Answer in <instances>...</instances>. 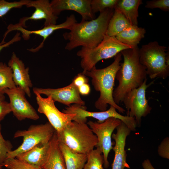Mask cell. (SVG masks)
Masks as SVG:
<instances>
[{"mask_svg":"<svg viewBox=\"0 0 169 169\" xmlns=\"http://www.w3.org/2000/svg\"><path fill=\"white\" fill-rule=\"evenodd\" d=\"M167 47L156 41H151L139 49V60L151 79H165L169 76V52Z\"/></svg>","mask_w":169,"mask_h":169,"instance_id":"5b68a950","label":"cell"},{"mask_svg":"<svg viewBox=\"0 0 169 169\" xmlns=\"http://www.w3.org/2000/svg\"><path fill=\"white\" fill-rule=\"evenodd\" d=\"M118 0H91V7L93 13L95 14L107 8H114Z\"/></svg>","mask_w":169,"mask_h":169,"instance_id":"83f0119b","label":"cell"},{"mask_svg":"<svg viewBox=\"0 0 169 169\" xmlns=\"http://www.w3.org/2000/svg\"><path fill=\"white\" fill-rule=\"evenodd\" d=\"M20 35V33L17 32L13 38L9 41L7 43L2 41L0 43V52L3 48L8 47L14 43L20 41L21 38Z\"/></svg>","mask_w":169,"mask_h":169,"instance_id":"e575fe53","label":"cell"},{"mask_svg":"<svg viewBox=\"0 0 169 169\" xmlns=\"http://www.w3.org/2000/svg\"><path fill=\"white\" fill-rule=\"evenodd\" d=\"M142 3L141 0H118L115 8L122 13L131 25L138 26V9Z\"/></svg>","mask_w":169,"mask_h":169,"instance_id":"7402d4cb","label":"cell"},{"mask_svg":"<svg viewBox=\"0 0 169 169\" xmlns=\"http://www.w3.org/2000/svg\"><path fill=\"white\" fill-rule=\"evenodd\" d=\"M114 11V8H107L100 12L96 18L75 23L69 32L63 34L64 39L69 41L65 49L70 51L80 46L90 49L96 47L105 35Z\"/></svg>","mask_w":169,"mask_h":169,"instance_id":"6da1fadb","label":"cell"},{"mask_svg":"<svg viewBox=\"0 0 169 169\" xmlns=\"http://www.w3.org/2000/svg\"><path fill=\"white\" fill-rule=\"evenodd\" d=\"M122 122L119 119L110 117L101 123L90 120L87 123L97 137L98 143L96 147H98L102 152L104 160L103 166L105 168L109 166L108 156L113 147V143L111 141L113 132Z\"/></svg>","mask_w":169,"mask_h":169,"instance_id":"9c48e42d","label":"cell"},{"mask_svg":"<svg viewBox=\"0 0 169 169\" xmlns=\"http://www.w3.org/2000/svg\"><path fill=\"white\" fill-rule=\"evenodd\" d=\"M8 66L12 69L13 81L17 87L22 89L27 95L31 96L30 88L33 84L29 74V68L13 52Z\"/></svg>","mask_w":169,"mask_h":169,"instance_id":"ac0fdd59","label":"cell"},{"mask_svg":"<svg viewBox=\"0 0 169 169\" xmlns=\"http://www.w3.org/2000/svg\"><path fill=\"white\" fill-rule=\"evenodd\" d=\"M26 6L28 8L33 7L35 10L30 17L22 18L18 24V25L24 27L26 26V22L29 20L41 19L45 20L44 27L56 24L58 17L54 13L49 0H30Z\"/></svg>","mask_w":169,"mask_h":169,"instance_id":"e0dca14e","label":"cell"},{"mask_svg":"<svg viewBox=\"0 0 169 169\" xmlns=\"http://www.w3.org/2000/svg\"><path fill=\"white\" fill-rule=\"evenodd\" d=\"M146 33L144 28L131 25L115 37L121 43L134 48L138 46Z\"/></svg>","mask_w":169,"mask_h":169,"instance_id":"603a6c76","label":"cell"},{"mask_svg":"<svg viewBox=\"0 0 169 169\" xmlns=\"http://www.w3.org/2000/svg\"><path fill=\"white\" fill-rule=\"evenodd\" d=\"M3 92L8 96L11 112L18 120L26 119L37 120L39 118L37 112L26 99L25 92L21 88L7 89Z\"/></svg>","mask_w":169,"mask_h":169,"instance_id":"8fae6325","label":"cell"},{"mask_svg":"<svg viewBox=\"0 0 169 169\" xmlns=\"http://www.w3.org/2000/svg\"><path fill=\"white\" fill-rule=\"evenodd\" d=\"M79 94L83 95H88L90 92V88L88 83H85L78 88Z\"/></svg>","mask_w":169,"mask_h":169,"instance_id":"d590c367","label":"cell"},{"mask_svg":"<svg viewBox=\"0 0 169 169\" xmlns=\"http://www.w3.org/2000/svg\"><path fill=\"white\" fill-rule=\"evenodd\" d=\"M30 0H21L19 1L9 2L5 0H0V17L6 14L13 8H20L26 6Z\"/></svg>","mask_w":169,"mask_h":169,"instance_id":"f1b7e54d","label":"cell"},{"mask_svg":"<svg viewBox=\"0 0 169 169\" xmlns=\"http://www.w3.org/2000/svg\"><path fill=\"white\" fill-rule=\"evenodd\" d=\"M1 125L0 124V165H2L7 158L8 153L13 148L11 143L5 140L1 133Z\"/></svg>","mask_w":169,"mask_h":169,"instance_id":"f546056e","label":"cell"},{"mask_svg":"<svg viewBox=\"0 0 169 169\" xmlns=\"http://www.w3.org/2000/svg\"><path fill=\"white\" fill-rule=\"evenodd\" d=\"M142 165L144 169H156L148 159L144 160L142 162Z\"/></svg>","mask_w":169,"mask_h":169,"instance_id":"8d00e7d4","label":"cell"},{"mask_svg":"<svg viewBox=\"0 0 169 169\" xmlns=\"http://www.w3.org/2000/svg\"><path fill=\"white\" fill-rule=\"evenodd\" d=\"M88 78L82 73L78 74L74 78L72 82L78 88L85 83H88Z\"/></svg>","mask_w":169,"mask_h":169,"instance_id":"836d02e7","label":"cell"},{"mask_svg":"<svg viewBox=\"0 0 169 169\" xmlns=\"http://www.w3.org/2000/svg\"><path fill=\"white\" fill-rule=\"evenodd\" d=\"M122 56L120 53L115 56L114 61L109 66L101 69H97L95 66L83 74L91 78L94 89L100 93L95 106L100 111L106 110L108 105L114 107L119 113H124L125 111L115 103L113 96L116 75L120 67Z\"/></svg>","mask_w":169,"mask_h":169,"instance_id":"3957f363","label":"cell"},{"mask_svg":"<svg viewBox=\"0 0 169 169\" xmlns=\"http://www.w3.org/2000/svg\"><path fill=\"white\" fill-rule=\"evenodd\" d=\"M55 131L49 122L43 124L31 125L27 130L17 131L14 133V137H22L23 142L17 149L9 151L7 158H15L19 154L39 144L49 142Z\"/></svg>","mask_w":169,"mask_h":169,"instance_id":"52a82bcc","label":"cell"},{"mask_svg":"<svg viewBox=\"0 0 169 169\" xmlns=\"http://www.w3.org/2000/svg\"><path fill=\"white\" fill-rule=\"evenodd\" d=\"M116 129V133L112 135V138L115 141V145L112 149L114 151L115 156L112 169L130 168L126 162L127 154L125 147L127 137L130 135L131 131L122 122Z\"/></svg>","mask_w":169,"mask_h":169,"instance_id":"5bb4252c","label":"cell"},{"mask_svg":"<svg viewBox=\"0 0 169 169\" xmlns=\"http://www.w3.org/2000/svg\"><path fill=\"white\" fill-rule=\"evenodd\" d=\"M139 51L137 46L120 52L124 60L116 75L119 84L113 94L114 101L118 105L122 102L126 94L141 86L147 78L146 69L140 61Z\"/></svg>","mask_w":169,"mask_h":169,"instance_id":"7a4b0ae2","label":"cell"},{"mask_svg":"<svg viewBox=\"0 0 169 169\" xmlns=\"http://www.w3.org/2000/svg\"><path fill=\"white\" fill-rule=\"evenodd\" d=\"M96 147L87 155V160L82 169H104L102 152Z\"/></svg>","mask_w":169,"mask_h":169,"instance_id":"484cf974","label":"cell"},{"mask_svg":"<svg viewBox=\"0 0 169 169\" xmlns=\"http://www.w3.org/2000/svg\"><path fill=\"white\" fill-rule=\"evenodd\" d=\"M11 112L9 103L4 100L0 101V122L5 116Z\"/></svg>","mask_w":169,"mask_h":169,"instance_id":"d6a6232c","label":"cell"},{"mask_svg":"<svg viewBox=\"0 0 169 169\" xmlns=\"http://www.w3.org/2000/svg\"><path fill=\"white\" fill-rule=\"evenodd\" d=\"M59 145L64 157L66 169H82L87 161V155L76 152L59 141Z\"/></svg>","mask_w":169,"mask_h":169,"instance_id":"44dd1931","label":"cell"},{"mask_svg":"<svg viewBox=\"0 0 169 169\" xmlns=\"http://www.w3.org/2000/svg\"><path fill=\"white\" fill-rule=\"evenodd\" d=\"M131 25L122 13L115 8L113 14L109 21L105 35L116 37Z\"/></svg>","mask_w":169,"mask_h":169,"instance_id":"cb8c5ba5","label":"cell"},{"mask_svg":"<svg viewBox=\"0 0 169 169\" xmlns=\"http://www.w3.org/2000/svg\"><path fill=\"white\" fill-rule=\"evenodd\" d=\"M34 93L38 105V111L46 116L56 133L61 131L73 121L75 114L61 112L56 107L55 102L50 96L44 98L37 93Z\"/></svg>","mask_w":169,"mask_h":169,"instance_id":"30bf717a","label":"cell"},{"mask_svg":"<svg viewBox=\"0 0 169 169\" xmlns=\"http://www.w3.org/2000/svg\"><path fill=\"white\" fill-rule=\"evenodd\" d=\"M16 87L13 80L12 69L6 64L0 63V91L3 92L6 89Z\"/></svg>","mask_w":169,"mask_h":169,"instance_id":"d4e9b609","label":"cell"},{"mask_svg":"<svg viewBox=\"0 0 169 169\" xmlns=\"http://www.w3.org/2000/svg\"><path fill=\"white\" fill-rule=\"evenodd\" d=\"M49 142L39 144L15 158L30 164L43 168L47 158Z\"/></svg>","mask_w":169,"mask_h":169,"instance_id":"d6986e66","label":"cell"},{"mask_svg":"<svg viewBox=\"0 0 169 169\" xmlns=\"http://www.w3.org/2000/svg\"><path fill=\"white\" fill-rule=\"evenodd\" d=\"M132 48L120 41L115 37L105 35L95 47L90 49L82 48L77 53V55L81 59L80 66L83 69L82 73L90 71L102 59L115 57L122 51Z\"/></svg>","mask_w":169,"mask_h":169,"instance_id":"8992f818","label":"cell"},{"mask_svg":"<svg viewBox=\"0 0 169 169\" xmlns=\"http://www.w3.org/2000/svg\"><path fill=\"white\" fill-rule=\"evenodd\" d=\"M145 7L150 9L159 8L165 12L169 11V0H153L147 1Z\"/></svg>","mask_w":169,"mask_h":169,"instance_id":"4dcf8cb0","label":"cell"},{"mask_svg":"<svg viewBox=\"0 0 169 169\" xmlns=\"http://www.w3.org/2000/svg\"><path fill=\"white\" fill-rule=\"evenodd\" d=\"M63 112L67 114H75V116L73 121L78 122L86 123L87 117H91L98 120L97 122L101 123L110 117L119 119L126 125L130 122V117L123 115L118 113L113 106H110L109 109L100 112H91L86 110L84 106L74 104L68 106L63 110Z\"/></svg>","mask_w":169,"mask_h":169,"instance_id":"7c38bea8","label":"cell"},{"mask_svg":"<svg viewBox=\"0 0 169 169\" xmlns=\"http://www.w3.org/2000/svg\"><path fill=\"white\" fill-rule=\"evenodd\" d=\"M158 152L159 155L162 158L169 159V138H164L159 146Z\"/></svg>","mask_w":169,"mask_h":169,"instance_id":"1f68e13d","label":"cell"},{"mask_svg":"<svg viewBox=\"0 0 169 169\" xmlns=\"http://www.w3.org/2000/svg\"><path fill=\"white\" fill-rule=\"evenodd\" d=\"M147 80L146 78L141 86L126 94L122 102L127 110V115L135 118L137 126H141L142 117L146 116L151 110L146 98V91L154 80L147 84Z\"/></svg>","mask_w":169,"mask_h":169,"instance_id":"ba28073f","label":"cell"},{"mask_svg":"<svg viewBox=\"0 0 169 169\" xmlns=\"http://www.w3.org/2000/svg\"><path fill=\"white\" fill-rule=\"evenodd\" d=\"M2 166L8 169H44L20 161L16 158H7Z\"/></svg>","mask_w":169,"mask_h":169,"instance_id":"4316f807","label":"cell"},{"mask_svg":"<svg viewBox=\"0 0 169 169\" xmlns=\"http://www.w3.org/2000/svg\"><path fill=\"white\" fill-rule=\"evenodd\" d=\"M34 93L50 96L54 101H57L68 106L72 104L84 106L85 102L80 96L78 88L72 82L65 87L57 89L34 87Z\"/></svg>","mask_w":169,"mask_h":169,"instance_id":"4fadbf2b","label":"cell"},{"mask_svg":"<svg viewBox=\"0 0 169 169\" xmlns=\"http://www.w3.org/2000/svg\"><path fill=\"white\" fill-rule=\"evenodd\" d=\"M77 21L75 15L74 14L70 15L69 16H67L66 20L63 23L59 24H52L44 27L40 29L35 30H28L23 28L21 26L17 24H11L10 31L17 30L20 31L22 33L23 38L26 39L29 38V37L31 34H34L43 37V40L40 45L36 48L29 49L31 52H35L38 51L44 45V42L47 38L54 31L59 29H67L70 30L73 25Z\"/></svg>","mask_w":169,"mask_h":169,"instance_id":"2e32d148","label":"cell"},{"mask_svg":"<svg viewBox=\"0 0 169 169\" xmlns=\"http://www.w3.org/2000/svg\"><path fill=\"white\" fill-rule=\"evenodd\" d=\"M2 165H0V169H2Z\"/></svg>","mask_w":169,"mask_h":169,"instance_id":"f35d334b","label":"cell"},{"mask_svg":"<svg viewBox=\"0 0 169 169\" xmlns=\"http://www.w3.org/2000/svg\"><path fill=\"white\" fill-rule=\"evenodd\" d=\"M43 168L44 169H66L64 157L59 146L56 131L49 141L47 158Z\"/></svg>","mask_w":169,"mask_h":169,"instance_id":"ffe728a7","label":"cell"},{"mask_svg":"<svg viewBox=\"0 0 169 169\" xmlns=\"http://www.w3.org/2000/svg\"><path fill=\"white\" fill-rule=\"evenodd\" d=\"M4 94L2 92L0 91V101L5 100Z\"/></svg>","mask_w":169,"mask_h":169,"instance_id":"74e56055","label":"cell"},{"mask_svg":"<svg viewBox=\"0 0 169 169\" xmlns=\"http://www.w3.org/2000/svg\"><path fill=\"white\" fill-rule=\"evenodd\" d=\"M91 0H53L50 2L53 13L58 16L64 10L76 12L82 17L81 21L91 20L95 16L92 11Z\"/></svg>","mask_w":169,"mask_h":169,"instance_id":"9a60e30c","label":"cell"},{"mask_svg":"<svg viewBox=\"0 0 169 169\" xmlns=\"http://www.w3.org/2000/svg\"><path fill=\"white\" fill-rule=\"evenodd\" d=\"M56 133L59 142L78 153L87 155L97 144L96 136L86 123L72 121L61 131Z\"/></svg>","mask_w":169,"mask_h":169,"instance_id":"277c9868","label":"cell"}]
</instances>
